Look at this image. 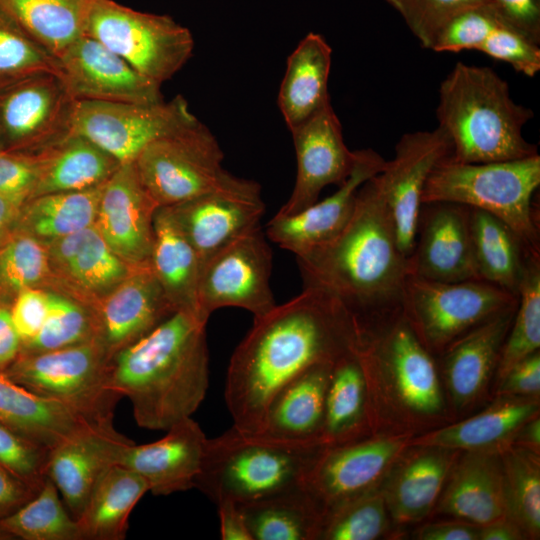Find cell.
<instances>
[{"label": "cell", "mask_w": 540, "mask_h": 540, "mask_svg": "<svg viewBox=\"0 0 540 540\" xmlns=\"http://www.w3.org/2000/svg\"><path fill=\"white\" fill-rule=\"evenodd\" d=\"M48 295L46 319L39 332L21 345L20 354L53 351L95 339L94 317L88 306L54 290H48Z\"/></svg>", "instance_id": "cell-45"}, {"label": "cell", "mask_w": 540, "mask_h": 540, "mask_svg": "<svg viewBox=\"0 0 540 540\" xmlns=\"http://www.w3.org/2000/svg\"><path fill=\"white\" fill-rule=\"evenodd\" d=\"M86 35L161 85L189 61L194 50L190 30L167 15L146 13L113 0H96Z\"/></svg>", "instance_id": "cell-10"}, {"label": "cell", "mask_w": 540, "mask_h": 540, "mask_svg": "<svg viewBox=\"0 0 540 540\" xmlns=\"http://www.w3.org/2000/svg\"><path fill=\"white\" fill-rule=\"evenodd\" d=\"M49 449L0 423V464L40 489L46 477Z\"/></svg>", "instance_id": "cell-51"}, {"label": "cell", "mask_w": 540, "mask_h": 540, "mask_svg": "<svg viewBox=\"0 0 540 540\" xmlns=\"http://www.w3.org/2000/svg\"><path fill=\"white\" fill-rule=\"evenodd\" d=\"M438 94L437 127L450 140L449 161L486 163L538 154L522 134L533 111L512 99L508 83L490 67L456 63Z\"/></svg>", "instance_id": "cell-4"}, {"label": "cell", "mask_w": 540, "mask_h": 540, "mask_svg": "<svg viewBox=\"0 0 540 540\" xmlns=\"http://www.w3.org/2000/svg\"><path fill=\"white\" fill-rule=\"evenodd\" d=\"M21 339L12 321L10 305L0 302V371H5L19 356Z\"/></svg>", "instance_id": "cell-57"}, {"label": "cell", "mask_w": 540, "mask_h": 540, "mask_svg": "<svg viewBox=\"0 0 540 540\" xmlns=\"http://www.w3.org/2000/svg\"><path fill=\"white\" fill-rule=\"evenodd\" d=\"M503 474L508 519L522 532L540 534V465L532 450L509 449L503 453Z\"/></svg>", "instance_id": "cell-43"}, {"label": "cell", "mask_w": 540, "mask_h": 540, "mask_svg": "<svg viewBox=\"0 0 540 540\" xmlns=\"http://www.w3.org/2000/svg\"><path fill=\"white\" fill-rule=\"evenodd\" d=\"M201 267L235 240L260 227L265 205L258 191H218L167 206Z\"/></svg>", "instance_id": "cell-23"}, {"label": "cell", "mask_w": 540, "mask_h": 540, "mask_svg": "<svg viewBox=\"0 0 540 540\" xmlns=\"http://www.w3.org/2000/svg\"><path fill=\"white\" fill-rule=\"evenodd\" d=\"M49 308L48 290L26 288L21 290L10 305L14 326L21 345L30 341L41 329Z\"/></svg>", "instance_id": "cell-53"}, {"label": "cell", "mask_w": 540, "mask_h": 540, "mask_svg": "<svg viewBox=\"0 0 540 540\" xmlns=\"http://www.w3.org/2000/svg\"><path fill=\"white\" fill-rule=\"evenodd\" d=\"M157 208L134 161L121 163L104 184L95 226L111 250L132 269L150 267Z\"/></svg>", "instance_id": "cell-15"}, {"label": "cell", "mask_w": 540, "mask_h": 540, "mask_svg": "<svg viewBox=\"0 0 540 540\" xmlns=\"http://www.w3.org/2000/svg\"><path fill=\"white\" fill-rule=\"evenodd\" d=\"M57 60L58 76L75 100L139 104L163 101L161 85L89 35L74 42Z\"/></svg>", "instance_id": "cell-16"}, {"label": "cell", "mask_w": 540, "mask_h": 540, "mask_svg": "<svg viewBox=\"0 0 540 540\" xmlns=\"http://www.w3.org/2000/svg\"><path fill=\"white\" fill-rule=\"evenodd\" d=\"M450 466L451 455L438 448L403 466L384 495L393 518L400 523L424 518L436 502Z\"/></svg>", "instance_id": "cell-39"}, {"label": "cell", "mask_w": 540, "mask_h": 540, "mask_svg": "<svg viewBox=\"0 0 540 540\" xmlns=\"http://www.w3.org/2000/svg\"><path fill=\"white\" fill-rule=\"evenodd\" d=\"M22 205L0 195V247L17 232Z\"/></svg>", "instance_id": "cell-60"}, {"label": "cell", "mask_w": 540, "mask_h": 540, "mask_svg": "<svg viewBox=\"0 0 540 540\" xmlns=\"http://www.w3.org/2000/svg\"><path fill=\"white\" fill-rule=\"evenodd\" d=\"M408 274L443 282L479 279L469 231V207L451 202L423 203Z\"/></svg>", "instance_id": "cell-18"}, {"label": "cell", "mask_w": 540, "mask_h": 540, "mask_svg": "<svg viewBox=\"0 0 540 540\" xmlns=\"http://www.w3.org/2000/svg\"><path fill=\"white\" fill-rule=\"evenodd\" d=\"M3 372L92 423L113 421L121 398L110 387V359L95 339L58 350L20 354Z\"/></svg>", "instance_id": "cell-8"}, {"label": "cell", "mask_w": 540, "mask_h": 540, "mask_svg": "<svg viewBox=\"0 0 540 540\" xmlns=\"http://www.w3.org/2000/svg\"><path fill=\"white\" fill-rule=\"evenodd\" d=\"M518 295L480 279L458 282L406 277L401 309L431 353L517 306Z\"/></svg>", "instance_id": "cell-9"}, {"label": "cell", "mask_w": 540, "mask_h": 540, "mask_svg": "<svg viewBox=\"0 0 540 540\" xmlns=\"http://www.w3.org/2000/svg\"><path fill=\"white\" fill-rule=\"evenodd\" d=\"M356 341L353 314L333 295L311 287L254 318L231 356L225 401L233 426L261 433L268 407L290 380L319 363H334Z\"/></svg>", "instance_id": "cell-1"}, {"label": "cell", "mask_w": 540, "mask_h": 540, "mask_svg": "<svg viewBox=\"0 0 540 540\" xmlns=\"http://www.w3.org/2000/svg\"><path fill=\"white\" fill-rule=\"evenodd\" d=\"M53 277L46 245L17 231L0 247V302L11 305L26 288L50 290Z\"/></svg>", "instance_id": "cell-44"}, {"label": "cell", "mask_w": 540, "mask_h": 540, "mask_svg": "<svg viewBox=\"0 0 540 540\" xmlns=\"http://www.w3.org/2000/svg\"><path fill=\"white\" fill-rule=\"evenodd\" d=\"M104 184L29 199L21 208L17 231L47 243L94 225Z\"/></svg>", "instance_id": "cell-38"}, {"label": "cell", "mask_w": 540, "mask_h": 540, "mask_svg": "<svg viewBox=\"0 0 540 540\" xmlns=\"http://www.w3.org/2000/svg\"><path fill=\"white\" fill-rule=\"evenodd\" d=\"M238 505L252 540L318 538L323 511L304 486Z\"/></svg>", "instance_id": "cell-36"}, {"label": "cell", "mask_w": 540, "mask_h": 540, "mask_svg": "<svg viewBox=\"0 0 540 540\" xmlns=\"http://www.w3.org/2000/svg\"><path fill=\"white\" fill-rule=\"evenodd\" d=\"M272 252L258 227L210 258L200 270L197 314L207 323L222 307H239L261 317L277 304L270 287Z\"/></svg>", "instance_id": "cell-12"}, {"label": "cell", "mask_w": 540, "mask_h": 540, "mask_svg": "<svg viewBox=\"0 0 540 540\" xmlns=\"http://www.w3.org/2000/svg\"><path fill=\"white\" fill-rule=\"evenodd\" d=\"M366 382V374L354 348L333 363L321 434L324 446L348 442L361 426L365 410Z\"/></svg>", "instance_id": "cell-40"}, {"label": "cell", "mask_w": 540, "mask_h": 540, "mask_svg": "<svg viewBox=\"0 0 540 540\" xmlns=\"http://www.w3.org/2000/svg\"><path fill=\"white\" fill-rule=\"evenodd\" d=\"M406 439L386 438L324 446L304 481L323 514L369 490L404 449Z\"/></svg>", "instance_id": "cell-19"}, {"label": "cell", "mask_w": 540, "mask_h": 540, "mask_svg": "<svg viewBox=\"0 0 540 540\" xmlns=\"http://www.w3.org/2000/svg\"><path fill=\"white\" fill-rule=\"evenodd\" d=\"M166 432L163 438L152 443L136 445L130 442L122 449L117 461L141 476L156 496L195 487L207 439L192 417L175 423Z\"/></svg>", "instance_id": "cell-25"}, {"label": "cell", "mask_w": 540, "mask_h": 540, "mask_svg": "<svg viewBox=\"0 0 540 540\" xmlns=\"http://www.w3.org/2000/svg\"><path fill=\"white\" fill-rule=\"evenodd\" d=\"M223 151L200 121L148 145L134 160L138 175L158 207L173 206L218 191H258L253 180L222 166Z\"/></svg>", "instance_id": "cell-7"}, {"label": "cell", "mask_w": 540, "mask_h": 540, "mask_svg": "<svg viewBox=\"0 0 540 540\" xmlns=\"http://www.w3.org/2000/svg\"><path fill=\"white\" fill-rule=\"evenodd\" d=\"M296 259L303 287L333 295L354 317L401 305L408 258L399 249L376 176L358 189L343 230Z\"/></svg>", "instance_id": "cell-2"}, {"label": "cell", "mask_w": 540, "mask_h": 540, "mask_svg": "<svg viewBox=\"0 0 540 540\" xmlns=\"http://www.w3.org/2000/svg\"><path fill=\"white\" fill-rule=\"evenodd\" d=\"M501 393L536 395L540 390V353H533L513 366L501 379Z\"/></svg>", "instance_id": "cell-55"}, {"label": "cell", "mask_w": 540, "mask_h": 540, "mask_svg": "<svg viewBox=\"0 0 540 540\" xmlns=\"http://www.w3.org/2000/svg\"><path fill=\"white\" fill-rule=\"evenodd\" d=\"M499 14L540 44V0H492Z\"/></svg>", "instance_id": "cell-54"}, {"label": "cell", "mask_w": 540, "mask_h": 540, "mask_svg": "<svg viewBox=\"0 0 540 540\" xmlns=\"http://www.w3.org/2000/svg\"><path fill=\"white\" fill-rule=\"evenodd\" d=\"M516 308L475 327L442 352L445 378L458 405L470 403L483 391L497 367Z\"/></svg>", "instance_id": "cell-26"}, {"label": "cell", "mask_w": 540, "mask_h": 540, "mask_svg": "<svg viewBox=\"0 0 540 540\" xmlns=\"http://www.w3.org/2000/svg\"><path fill=\"white\" fill-rule=\"evenodd\" d=\"M90 309L95 340L110 360L176 312L151 267L132 270Z\"/></svg>", "instance_id": "cell-20"}, {"label": "cell", "mask_w": 540, "mask_h": 540, "mask_svg": "<svg viewBox=\"0 0 540 540\" xmlns=\"http://www.w3.org/2000/svg\"><path fill=\"white\" fill-rule=\"evenodd\" d=\"M386 501L382 492L367 491L323 514L318 538L373 540L386 526Z\"/></svg>", "instance_id": "cell-46"}, {"label": "cell", "mask_w": 540, "mask_h": 540, "mask_svg": "<svg viewBox=\"0 0 540 540\" xmlns=\"http://www.w3.org/2000/svg\"><path fill=\"white\" fill-rule=\"evenodd\" d=\"M321 443L294 442L264 433H248L234 426L207 438L195 488L215 504L244 503L304 485Z\"/></svg>", "instance_id": "cell-5"}, {"label": "cell", "mask_w": 540, "mask_h": 540, "mask_svg": "<svg viewBox=\"0 0 540 540\" xmlns=\"http://www.w3.org/2000/svg\"><path fill=\"white\" fill-rule=\"evenodd\" d=\"M439 510L479 526L508 518L503 468L496 456L488 451H471L463 458Z\"/></svg>", "instance_id": "cell-27"}, {"label": "cell", "mask_w": 540, "mask_h": 540, "mask_svg": "<svg viewBox=\"0 0 540 540\" xmlns=\"http://www.w3.org/2000/svg\"><path fill=\"white\" fill-rule=\"evenodd\" d=\"M153 229L150 267L155 277L176 311H187L198 317L197 289L201 265L195 250L168 207L156 209Z\"/></svg>", "instance_id": "cell-32"}, {"label": "cell", "mask_w": 540, "mask_h": 540, "mask_svg": "<svg viewBox=\"0 0 540 540\" xmlns=\"http://www.w3.org/2000/svg\"><path fill=\"white\" fill-rule=\"evenodd\" d=\"M0 528L11 539L83 540L77 519L66 511L57 487L49 478L33 498L0 520Z\"/></svg>", "instance_id": "cell-41"}, {"label": "cell", "mask_w": 540, "mask_h": 540, "mask_svg": "<svg viewBox=\"0 0 540 540\" xmlns=\"http://www.w3.org/2000/svg\"><path fill=\"white\" fill-rule=\"evenodd\" d=\"M537 411L535 402H501L467 420L420 436L412 444L445 450L488 451L509 440Z\"/></svg>", "instance_id": "cell-37"}, {"label": "cell", "mask_w": 540, "mask_h": 540, "mask_svg": "<svg viewBox=\"0 0 540 540\" xmlns=\"http://www.w3.org/2000/svg\"><path fill=\"white\" fill-rule=\"evenodd\" d=\"M385 165L386 160L373 149L357 150L351 174L335 193L296 214H275L267 224V237L295 256L331 241L350 220L360 186Z\"/></svg>", "instance_id": "cell-22"}, {"label": "cell", "mask_w": 540, "mask_h": 540, "mask_svg": "<svg viewBox=\"0 0 540 540\" xmlns=\"http://www.w3.org/2000/svg\"><path fill=\"white\" fill-rule=\"evenodd\" d=\"M223 540H252L244 516L237 502L222 500L216 504Z\"/></svg>", "instance_id": "cell-58"}, {"label": "cell", "mask_w": 540, "mask_h": 540, "mask_svg": "<svg viewBox=\"0 0 540 540\" xmlns=\"http://www.w3.org/2000/svg\"><path fill=\"white\" fill-rule=\"evenodd\" d=\"M503 21L505 19L491 4L470 8L442 28L431 50L452 53L477 51L485 38Z\"/></svg>", "instance_id": "cell-49"}, {"label": "cell", "mask_w": 540, "mask_h": 540, "mask_svg": "<svg viewBox=\"0 0 540 540\" xmlns=\"http://www.w3.org/2000/svg\"><path fill=\"white\" fill-rule=\"evenodd\" d=\"M206 322L179 310L110 360L109 382L139 427L166 431L191 417L209 384Z\"/></svg>", "instance_id": "cell-3"}, {"label": "cell", "mask_w": 540, "mask_h": 540, "mask_svg": "<svg viewBox=\"0 0 540 540\" xmlns=\"http://www.w3.org/2000/svg\"><path fill=\"white\" fill-rule=\"evenodd\" d=\"M480 527L462 522L434 523L423 526L417 532L421 540H477Z\"/></svg>", "instance_id": "cell-59"}, {"label": "cell", "mask_w": 540, "mask_h": 540, "mask_svg": "<svg viewBox=\"0 0 540 540\" xmlns=\"http://www.w3.org/2000/svg\"><path fill=\"white\" fill-rule=\"evenodd\" d=\"M540 347V258H529L518 289V305L501 348L497 372L500 379Z\"/></svg>", "instance_id": "cell-42"}, {"label": "cell", "mask_w": 540, "mask_h": 540, "mask_svg": "<svg viewBox=\"0 0 540 540\" xmlns=\"http://www.w3.org/2000/svg\"><path fill=\"white\" fill-rule=\"evenodd\" d=\"M469 231L478 278L518 295L526 264L535 256L506 223L483 210L469 207Z\"/></svg>", "instance_id": "cell-33"}, {"label": "cell", "mask_w": 540, "mask_h": 540, "mask_svg": "<svg viewBox=\"0 0 540 540\" xmlns=\"http://www.w3.org/2000/svg\"><path fill=\"white\" fill-rule=\"evenodd\" d=\"M521 440L524 444L532 447L535 452L540 446V421L539 418H531L521 427Z\"/></svg>", "instance_id": "cell-62"}, {"label": "cell", "mask_w": 540, "mask_h": 540, "mask_svg": "<svg viewBox=\"0 0 540 540\" xmlns=\"http://www.w3.org/2000/svg\"><path fill=\"white\" fill-rule=\"evenodd\" d=\"M290 132L297 174L292 193L278 215L296 214L317 202L326 186H340L357 158V150L351 151L345 144L341 122L331 103Z\"/></svg>", "instance_id": "cell-17"}, {"label": "cell", "mask_w": 540, "mask_h": 540, "mask_svg": "<svg viewBox=\"0 0 540 540\" xmlns=\"http://www.w3.org/2000/svg\"><path fill=\"white\" fill-rule=\"evenodd\" d=\"M477 51L508 63L528 77L535 76L540 70L539 44L506 20L485 38Z\"/></svg>", "instance_id": "cell-50"}, {"label": "cell", "mask_w": 540, "mask_h": 540, "mask_svg": "<svg viewBox=\"0 0 540 540\" xmlns=\"http://www.w3.org/2000/svg\"><path fill=\"white\" fill-rule=\"evenodd\" d=\"M522 538V530L510 519H501L480 526L481 540H517Z\"/></svg>", "instance_id": "cell-61"}, {"label": "cell", "mask_w": 540, "mask_h": 540, "mask_svg": "<svg viewBox=\"0 0 540 540\" xmlns=\"http://www.w3.org/2000/svg\"><path fill=\"white\" fill-rule=\"evenodd\" d=\"M331 62L330 45L322 35L314 32L308 33L289 55L278 105L290 131L330 104Z\"/></svg>", "instance_id": "cell-29"}, {"label": "cell", "mask_w": 540, "mask_h": 540, "mask_svg": "<svg viewBox=\"0 0 540 540\" xmlns=\"http://www.w3.org/2000/svg\"><path fill=\"white\" fill-rule=\"evenodd\" d=\"M96 0H0V10L58 58L86 34Z\"/></svg>", "instance_id": "cell-35"}, {"label": "cell", "mask_w": 540, "mask_h": 540, "mask_svg": "<svg viewBox=\"0 0 540 540\" xmlns=\"http://www.w3.org/2000/svg\"><path fill=\"white\" fill-rule=\"evenodd\" d=\"M42 72L58 74L57 58L0 10V88Z\"/></svg>", "instance_id": "cell-47"}, {"label": "cell", "mask_w": 540, "mask_h": 540, "mask_svg": "<svg viewBox=\"0 0 540 540\" xmlns=\"http://www.w3.org/2000/svg\"><path fill=\"white\" fill-rule=\"evenodd\" d=\"M38 175L35 153L0 150V195L23 206L34 195Z\"/></svg>", "instance_id": "cell-52"}, {"label": "cell", "mask_w": 540, "mask_h": 540, "mask_svg": "<svg viewBox=\"0 0 540 540\" xmlns=\"http://www.w3.org/2000/svg\"><path fill=\"white\" fill-rule=\"evenodd\" d=\"M34 153L39 175L33 197L98 186L121 164L92 141L72 132Z\"/></svg>", "instance_id": "cell-30"}, {"label": "cell", "mask_w": 540, "mask_h": 540, "mask_svg": "<svg viewBox=\"0 0 540 540\" xmlns=\"http://www.w3.org/2000/svg\"><path fill=\"white\" fill-rule=\"evenodd\" d=\"M333 363L315 364L290 380L272 399L261 433L321 443L325 399Z\"/></svg>", "instance_id": "cell-28"}, {"label": "cell", "mask_w": 540, "mask_h": 540, "mask_svg": "<svg viewBox=\"0 0 540 540\" xmlns=\"http://www.w3.org/2000/svg\"><path fill=\"white\" fill-rule=\"evenodd\" d=\"M38 491L0 464V520L16 512Z\"/></svg>", "instance_id": "cell-56"}, {"label": "cell", "mask_w": 540, "mask_h": 540, "mask_svg": "<svg viewBox=\"0 0 540 540\" xmlns=\"http://www.w3.org/2000/svg\"><path fill=\"white\" fill-rule=\"evenodd\" d=\"M197 121L181 95L152 104L75 100L70 132L124 163L134 161L151 143Z\"/></svg>", "instance_id": "cell-11"}, {"label": "cell", "mask_w": 540, "mask_h": 540, "mask_svg": "<svg viewBox=\"0 0 540 540\" xmlns=\"http://www.w3.org/2000/svg\"><path fill=\"white\" fill-rule=\"evenodd\" d=\"M539 185V154L486 163L447 159L432 170L421 202H451L483 210L506 223L530 255L540 257V215L533 204Z\"/></svg>", "instance_id": "cell-6"}, {"label": "cell", "mask_w": 540, "mask_h": 540, "mask_svg": "<svg viewBox=\"0 0 540 540\" xmlns=\"http://www.w3.org/2000/svg\"><path fill=\"white\" fill-rule=\"evenodd\" d=\"M74 103L52 72L0 88V150L34 153L67 135Z\"/></svg>", "instance_id": "cell-13"}, {"label": "cell", "mask_w": 540, "mask_h": 540, "mask_svg": "<svg viewBox=\"0 0 540 540\" xmlns=\"http://www.w3.org/2000/svg\"><path fill=\"white\" fill-rule=\"evenodd\" d=\"M147 491V483L136 472L119 464L109 467L77 518L83 540L125 539L129 516Z\"/></svg>", "instance_id": "cell-34"}, {"label": "cell", "mask_w": 540, "mask_h": 540, "mask_svg": "<svg viewBox=\"0 0 540 540\" xmlns=\"http://www.w3.org/2000/svg\"><path fill=\"white\" fill-rule=\"evenodd\" d=\"M11 539L10 536L0 528V540Z\"/></svg>", "instance_id": "cell-63"}, {"label": "cell", "mask_w": 540, "mask_h": 540, "mask_svg": "<svg viewBox=\"0 0 540 540\" xmlns=\"http://www.w3.org/2000/svg\"><path fill=\"white\" fill-rule=\"evenodd\" d=\"M451 155V143L439 128L401 136L394 158L376 175V181L395 229L400 251H413L421 198L432 170Z\"/></svg>", "instance_id": "cell-14"}, {"label": "cell", "mask_w": 540, "mask_h": 540, "mask_svg": "<svg viewBox=\"0 0 540 540\" xmlns=\"http://www.w3.org/2000/svg\"><path fill=\"white\" fill-rule=\"evenodd\" d=\"M132 442L113 427V421L95 423L49 450L46 477L61 493L77 519L101 475L117 464L122 449Z\"/></svg>", "instance_id": "cell-24"}, {"label": "cell", "mask_w": 540, "mask_h": 540, "mask_svg": "<svg viewBox=\"0 0 540 540\" xmlns=\"http://www.w3.org/2000/svg\"><path fill=\"white\" fill-rule=\"evenodd\" d=\"M403 18L413 35L427 49L442 28L458 14L492 0H386Z\"/></svg>", "instance_id": "cell-48"}, {"label": "cell", "mask_w": 540, "mask_h": 540, "mask_svg": "<svg viewBox=\"0 0 540 540\" xmlns=\"http://www.w3.org/2000/svg\"><path fill=\"white\" fill-rule=\"evenodd\" d=\"M0 423L49 450L95 424L63 404L19 385L3 371H0Z\"/></svg>", "instance_id": "cell-31"}, {"label": "cell", "mask_w": 540, "mask_h": 540, "mask_svg": "<svg viewBox=\"0 0 540 540\" xmlns=\"http://www.w3.org/2000/svg\"><path fill=\"white\" fill-rule=\"evenodd\" d=\"M44 244L53 277L50 290L89 308L134 270L111 250L95 224Z\"/></svg>", "instance_id": "cell-21"}]
</instances>
